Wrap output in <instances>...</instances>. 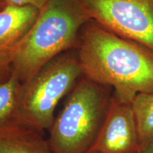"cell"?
<instances>
[{
  "instance_id": "6da1fadb",
  "label": "cell",
  "mask_w": 153,
  "mask_h": 153,
  "mask_svg": "<svg viewBox=\"0 0 153 153\" xmlns=\"http://www.w3.org/2000/svg\"><path fill=\"white\" fill-rule=\"evenodd\" d=\"M84 28L77 58L85 77L112 88L128 102L139 93L153 92L152 50L92 20Z\"/></svg>"
},
{
  "instance_id": "7a4b0ae2",
  "label": "cell",
  "mask_w": 153,
  "mask_h": 153,
  "mask_svg": "<svg viewBox=\"0 0 153 153\" xmlns=\"http://www.w3.org/2000/svg\"><path fill=\"white\" fill-rule=\"evenodd\" d=\"M91 21L79 0H50L19 45L11 74L25 83L63 51L73 46Z\"/></svg>"
},
{
  "instance_id": "3957f363",
  "label": "cell",
  "mask_w": 153,
  "mask_h": 153,
  "mask_svg": "<svg viewBox=\"0 0 153 153\" xmlns=\"http://www.w3.org/2000/svg\"><path fill=\"white\" fill-rule=\"evenodd\" d=\"M112 88L85 77L76 83L49 130L53 153H87L109 106Z\"/></svg>"
},
{
  "instance_id": "277c9868",
  "label": "cell",
  "mask_w": 153,
  "mask_h": 153,
  "mask_svg": "<svg viewBox=\"0 0 153 153\" xmlns=\"http://www.w3.org/2000/svg\"><path fill=\"white\" fill-rule=\"evenodd\" d=\"M82 74L77 57H55L29 81L22 84L14 118L41 133L49 131L57 104L70 92Z\"/></svg>"
},
{
  "instance_id": "5b68a950",
  "label": "cell",
  "mask_w": 153,
  "mask_h": 153,
  "mask_svg": "<svg viewBox=\"0 0 153 153\" xmlns=\"http://www.w3.org/2000/svg\"><path fill=\"white\" fill-rule=\"evenodd\" d=\"M91 20L153 51V0H79Z\"/></svg>"
},
{
  "instance_id": "8992f818",
  "label": "cell",
  "mask_w": 153,
  "mask_h": 153,
  "mask_svg": "<svg viewBox=\"0 0 153 153\" xmlns=\"http://www.w3.org/2000/svg\"><path fill=\"white\" fill-rule=\"evenodd\" d=\"M140 148L131 102L121 100L112 93L104 122L95 142L88 152L137 153Z\"/></svg>"
},
{
  "instance_id": "52a82bcc",
  "label": "cell",
  "mask_w": 153,
  "mask_h": 153,
  "mask_svg": "<svg viewBox=\"0 0 153 153\" xmlns=\"http://www.w3.org/2000/svg\"><path fill=\"white\" fill-rule=\"evenodd\" d=\"M40 10L33 6L7 4L0 11V83L10 76L15 55L35 24Z\"/></svg>"
},
{
  "instance_id": "ba28073f",
  "label": "cell",
  "mask_w": 153,
  "mask_h": 153,
  "mask_svg": "<svg viewBox=\"0 0 153 153\" xmlns=\"http://www.w3.org/2000/svg\"><path fill=\"white\" fill-rule=\"evenodd\" d=\"M43 134L11 118L0 124V153H53Z\"/></svg>"
},
{
  "instance_id": "9c48e42d",
  "label": "cell",
  "mask_w": 153,
  "mask_h": 153,
  "mask_svg": "<svg viewBox=\"0 0 153 153\" xmlns=\"http://www.w3.org/2000/svg\"><path fill=\"white\" fill-rule=\"evenodd\" d=\"M131 105L140 149L153 141V92L137 94Z\"/></svg>"
},
{
  "instance_id": "30bf717a",
  "label": "cell",
  "mask_w": 153,
  "mask_h": 153,
  "mask_svg": "<svg viewBox=\"0 0 153 153\" xmlns=\"http://www.w3.org/2000/svg\"><path fill=\"white\" fill-rule=\"evenodd\" d=\"M22 82L13 74L0 83V124L14 118L19 104Z\"/></svg>"
},
{
  "instance_id": "8fae6325",
  "label": "cell",
  "mask_w": 153,
  "mask_h": 153,
  "mask_svg": "<svg viewBox=\"0 0 153 153\" xmlns=\"http://www.w3.org/2000/svg\"><path fill=\"white\" fill-rule=\"evenodd\" d=\"M7 4L22 7V6H33L39 10L45 7L50 0H5Z\"/></svg>"
},
{
  "instance_id": "7c38bea8",
  "label": "cell",
  "mask_w": 153,
  "mask_h": 153,
  "mask_svg": "<svg viewBox=\"0 0 153 153\" xmlns=\"http://www.w3.org/2000/svg\"><path fill=\"white\" fill-rule=\"evenodd\" d=\"M137 153H153V141L141 148Z\"/></svg>"
},
{
  "instance_id": "4fadbf2b",
  "label": "cell",
  "mask_w": 153,
  "mask_h": 153,
  "mask_svg": "<svg viewBox=\"0 0 153 153\" xmlns=\"http://www.w3.org/2000/svg\"><path fill=\"white\" fill-rule=\"evenodd\" d=\"M7 5V4L5 0H0V11L2 10Z\"/></svg>"
},
{
  "instance_id": "5bb4252c",
  "label": "cell",
  "mask_w": 153,
  "mask_h": 153,
  "mask_svg": "<svg viewBox=\"0 0 153 153\" xmlns=\"http://www.w3.org/2000/svg\"><path fill=\"white\" fill-rule=\"evenodd\" d=\"M87 153H96V152H88Z\"/></svg>"
}]
</instances>
